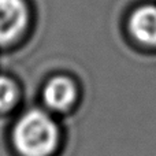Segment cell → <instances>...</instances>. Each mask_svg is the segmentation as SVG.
<instances>
[{
  "label": "cell",
  "instance_id": "7a4b0ae2",
  "mask_svg": "<svg viewBox=\"0 0 156 156\" xmlns=\"http://www.w3.org/2000/svg\"><path fill=\"white\" fill-rule=\"evenodd\" d=\"M27 25V8L23 0H0V45L15 41Z\"/></svg>",
  "mask_w": 156,
  "mask_h": 156
},
{
  "label": "cell",
  "instance_id": "3957f363",
  "mask_svg": "<svg viewBox=\"0 0 156 156\" xmlns=\"http://www.w3.org/2000/svg\"><path fill=\"white\" fill-rule=\"evenodd\" d=\"M129 30L140 44L156 47V5H141L129 18Z\"/></svg>",
  "mask_w": 156,
  "mask_h": 156
},
{
  "label": "cell",
  "instance_id": "277c9868",
  "mask_svg": "<svg viewBox=\"0 0 156 156\" xmlns=\"http://www.w3.org/2000/svg\"><path fill=\"white\" fill-rule=\"evenodd\" d=\"M44 101L55 111H65L77 99L76 83L67 77H55L44 88Z\"/></svg>",
  "mask_w": 156,
  "mask_h": 156
},
{
  "label": "cell",
  "instance_id": "5b68a950",
  "mask_svg": "<svg viewBox=\"0 0 156 156\" xmlns=\"http://www.w3.org/2000/svg\"><path fill=\"white\" fill-rule=\"evenodd\" d=\"M18 99V89L11 78L0 76V112L14 107Z\"/></svg>",
  "mask_w": 156,
  "mask_h": 156
},
{
  "label": "cell",
  "instance_id": "6da1fadb",
  "mask_svg": "<svg viewBox=\"0 0 156 156\" xmlns=\"http://www.w3.org/2000/svg\"><path fill=\"white\" fill-rule=\"evenodd\" d=\"M12 141L22 156H49L59 143V129L47 112L30 110L16 122Z\"/></svg>",
  "mask_w": 156,
  "mask_h": 156
}]
</instances>
